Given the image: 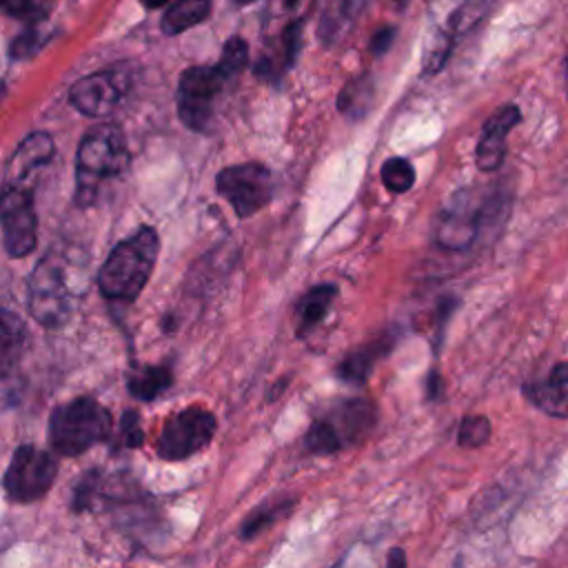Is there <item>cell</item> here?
I'll use <instances>...</instances> for the list:
<instances>
[{"label": "cell", "mask_w": 568, "mask_h": 568, "mask_svg": "<svg viewBox=\"0 0 568 568\" xmlns=\"http://www.w3.org/2000/svg\"><path fill=\"white\" fill-rule=\"evenodd\" d=\"M406 561V557H404V552L402 550H395L393 555H388V564L393 566V564H404Z\"/></svg>", "instance_id": "cell-33"}, {"label": "cell", "mask_w": 568, "mask_h": 568, "mask_svg": "<svg viewBox=\"0 0 568 568\" xmlns=\"http://www.w3.org/2000/svg\"><path fill=\"white\" fill-rule=\"evenodd\" d=\"M477 233V215L468 209L466 202L457 200L450 209L442 213L437 226V244L444 248H466Z\"/></svg>", "instance_id": "cell-15"}, {"label": "cell", "mask_w": 568, "mask_h": 568, "mask_svg": "<svg viewBox=\"0 0 568 568\" xmlns=\"http://www.w3.org/2000/svg\"><path fill=\"white\" fill-rule=\"evenodd\" d=\"M2 244L11 257H27L38 244V217L31 189L4 184L2 193Z\"/></svg>", "instance_id": "cell-10"}, {"label": "cell", "mask_w": 568, "mask_h": 568, "mask_svg": "<svg viewBox=\"0 0 568 568\" xmlns=\"http://www.w3.org/2000/svg\"><path fill=\"white\" fill-rule=\"evenodd\" d=\"M375 426V404L368 399H346L315 417L304 442L311 453L331 455L359 442Z\"/></svg>", "instance_id": "cell-4"}, {"label": "cell", "mask_w": 568, "mask_h": 568, "mask_svg": "<svg viewBox=\"0 0 568 568\" xmlns=\"http://www.w3.org/2000/svg\"><path fill=\"white\" fill-rule=\"evenodd\" d=\"M217 64H220L231 78H237V75L244 71V67L248 64V44H246L242 38H237V36L229 38V40L224 42V49H222V55H220Z\"/></svg>", "instance_id": "cell-27"}, {"label": "cell", "mask_w": 568, "mask_h": 568, "mask_svg": "<svg viewBox=\"0 0 568 568\" xmlns=\"http://www.w3.org/2000/svg\"><path fill=\"white\" fill-rule=\"evenodd\" d=\"M371 100V84L366 78H357L351 84L344 87V91L337 98V109L351 118H362L368 109Z\"/></svg>", "instance_id": "cell-23"}, {"label": "cell", "mask_w": 568, "mask_h": 568, "mask_svg": "<svg viewBox=\"0 0 568 568\" xmlns=\"http://www.w3.org/2000/svg\"><path fill=\"white\" fill-rule=\"evenodd\" d=\"M24 326L20 317H16L11 311H2V339H0V359H2V373L9 375V368L18 362L20 348L24 344Z\"/></svg>", "instance_id": "cell-21"}, {"label": "cell", "mask_w": 568, "mask_h": 568, "mask_svg": "<svg viewBox=\"0 0 568 568\" xmlns=\"http://www.w3.org/2000/svg\"><path fill=\"white\" fill-rule=\"evenodd\" d=\"M215 189L237 217H251L271 202L273 180L264 164L242 162L222 169L215 178Z\"/></svg>", "instance_id": "cell-7"}, {"label": "cell", "mask_w": 568, "mask_h": 568, "mask_svg": "<svg viewBox=\"0 0 568 568\" xmlns=\"http://www.w3.org/2000/svg\"><path fill=\"white\" fill-rule=\"evenodd\" d=\"M237 4H246V2H253V0H235Z\"/></svg>", "instance_id": "cell-34"}, {"label": "cell", "mask_w": 568, "mask_h": 568, "mask_svg": "<svg viewBox=\"0 0 568 568\" xmlns=\"http://www.w3.org/2000/svg\"><path fill=\"white\" fill-rule=\"evenodd\" d=\"M519 120L521 113L515 104H506L488 118L475 149V162L481 171H495L501 164L506 155V138Z\"/></svg>", "instance_id": "cell-12"}, {"label": "cell", "mask_w": 568, "mask_h": 568, "mask_svg": "<svg viewBox=\"0 0 568 568\" xmlns=\"http://www.w3.org/2000/svg\"><path fill=\"white\" fill-rule=\"evenodd\" d=\"M126 87H129V78L124 71L102 69L75 80L69 89V102L82 115L104 118L118 106Z\"/></svg>", "instance_id": "cell-11"}, {"label": "cell", "mask_w": 568, "mask_h": 568, "mask_svg": "<svg viewBox=\"0 0 568 568\" xmlns=\"http://www.w3.org/2000/svg\"><path fill=\"white\" fill-rule=\"evenodd\" d=\"M280 513H282V506H277V508H264L262 513L248 515L246 521H244V526H242V537H244V539H246V537H255V535H257L260 530H264Z\"/></svg>", "instance_id": "cell-29"}, {"label": "cell", "mask_w": 568, "mask_h": 568, "mask_svg": "<svg viewBox=\"0 0 568 568\" xmlns=\"http://www.w3.org/2000/svg\"><path fill=\"white\" fill-rule=\"evenodd\" d=\"M27 306L31 317L44 328H55L71 315V295L64 284V275L53 255L38 262L29 277Z\"/></svg>", "instance_id": "cell-8"}, {"label": "cell", "mask_w": 568, "mask_h": 568, "mask_svg": "<svg viewBox=\"0 0 568 568\" xmlns=\"http://www.w3.org/2000/svg\"><path fill=\"white\" fill-rule=\"evenodd\" d=\"M313 4L315 0H284V11L288 20H304L311 13Z\"/></svg>", "instance_id": "cell-31"}, {"label": "cell", "mask_w": 568, "mask_h": 568, "mask_svg": "<svg viewBox=\"0 0 568 568\" xmlns=\"http://www.w3.org/2000/svg\"><path fill=\"white\" fill-rule=\"evenodd\" d=\"M393 40H395V29H393V27H379V29L373 33V38H371V51H373V55H384V53L390 49Z\"/></svg>", "instance_id": "cell-30"}, {"label": "cell", "mask_w": 568, "mask_h": 568, "mask_svg": "<svg viewBox=\"0 0 568 568\" xmlns=\"http://www.w3.org/2000/svg\"><path fill=\"white\" fill-rule=\"evenodd\" d=\"M160 251L158 233L140 226L131 237L115 244L98 271V286L106 300L131 302L146 286Z\"/></svg>", "instance_id": "cell-1"}, {"label": "cell", "mask_w": 568, "mask_h": 568, "mask_svg": "<svg viewBox=\"0 0 568 568\" xmlns=\"http://www.w3.org/2000/svg\"><path fill=\"white\" fill-rule=\"evenodd\" d=\"M146 9H160V7H164V4H169V2H173V0H140Z\"/></svg>", "instance_id": "cell-32"}, {"label": "cell", "mask_w": 568, "mask_h": 568, "mask_svg": "<svg viewBox=\"0 0 568 568\" xmlns=\"http://www.w3.org/2000/svg\"><path fill=\"white\" fill-rule=\"evenodd\" d=\"M233 80L220 64L189 67L178 82V115L191 131H206L224 84Z\"/></svg>", "instance_id": "cell-5"}, {"label": "cell", "mask_w": 568, "mask_h": 568, "mask_svg": "<svg viewBox=\"0 0 568 568\" xmlns=\"http://www.w3.org/2000/svg\"><path fill=\"white\" fill-rule=\"evenodd\" d=\"M390 344H393L390 337L384 335V337H377V339H373V342H368V344H364V346L351 351V353L337 364L335 375H337L344 384H348V386H359V384H364V382L368 379V375H371L375 362L388 353Z\"/></svg>", "instance_id": "cell-16"}, {"label": "cell", "mask_w": 568, "mask_h": 568, "mask_svg": "<svg viewBox=\"0 0 568 568\" xmlns=\"http://www.w3.org/2000/svg\"><path fill=\"white\" fill-rule=\"evenodd\" d=\"M144 439L142 435V428H140V417L135 410H126L122 415V422H120V444L126 446V448H135L140 446Z\"/></svg>", "instance_id": "cell-28"}, {"label": "cell", "mask_w": 568, "mask_h": 568, "mask_svg": "<svg viewBox=\"0 0 568 568\" xmlns=\"http://www.w3.org/2000/svg\"><path fill=\"white\" fill-rule=\"evenodd\" d=\"M55 153L53 138L44 131L29 133L18 149L13 151L9 164H7V180L4 184H24L33 173H38L44 164L51 162Z\"/></svg>", "instance_id": "cell-13"}, {"label": "cell", "mask_w": 568, "mask_h": 568, "mask_svg": "<svg viewBox=\"0 0 568 568\" xmlns=\"http://www.w3.org/2000/svg\"><path fill=\"white\" fill-rule=\"evenodd\" d=\"M47 40H49V33L40 24H27V29L13 38V42L9 47V55L13 60H27V58L36 55L44 47Z\"/></svg>", "instance_id": "cell-25"}, {"label": "cell", "mask_w": 568, "mask_h": 568, "mask_svg": "<svg viewBox=\"0 0 568 568\" xmlns=\"http://www.w3.org/2000/svg\"><path fill=\"white\" fill-rule=\"evenodd\" d=\"M211 13V0H173L162 16V31L166 36H178L200 22Z\"/></svg>", "instance_id": "cell-19"}, {"label": "cell", "mask_w": 568, "mask_h": 568, "mask_svg": "<svg viewBox=\"0 0 568 568\" xmlns=\"http://www.w3.org/2000/svg\"><path fill=\"white\" fill-rule=\"evenodd\" d=\"M173 377L166 366H142L126 377V388L135 399L151 402L171 386Z\"/></svg>", "instance_id": "cell-20"}, {"label": "cell", "mask_w": 568, "mask_h": 568, "mask_svg": "<svg viewBox=\"0 0 568 568\" xmlns=\"http://www.w3.org/2000/svg\"><path fill=\"white\" fill-rule=\"evenodd\" d=\"M111 433V413L98 399L82 395L51 410L49 444L58 455L75 457L104 442Z\"/></svg>", "instance_id": "cell-3"}, {"label": "cell", "mask_w": 568, "mask_h": 568, "mask_svg": "<svg viewBox=\"0 0 568 568\" xmlns=\"http://www.w3.org/2000/svg\"><path fill=\"white\" fill-rule=\"evenodd\" d=\"M366 0H320V36L324 42L339 40L364 9Z\"/></svg>", "instance_id": "cell-17"}, {"label": "cell", "mask_w": 568, "mask_h": 568, "mask_svg": "<svg viewBox=\"0 0 568 568\" xmlns=\"http://www.w3.org/2000/svg\"><path fill=\"white\" fill-rule=\"evenodd\" d=\"M526 397L552 417H568V362L555 364L546 379L524 386Z\"/></svg>", "instance_id": "cell-14"}, {"label": "cell", "mask_w": 568, "mask_h": 568, "mask_svg": "<svg viewBox=\"0 0 568 568\" xmlns=\"http://www.w3.org/2000/svg\"><path fill=\"white\" fill-rule=\"evenodd\" d=\"M490 437V422L484 415H468L462 419L457 430V442L464 448H477Z\"/></svg>", "instance_id": "cell-26"}, {"label": "cell", "mask_w": 568, "mask_h": 568, "mask_svg": "<svg viewBox=\"0 0 568 568\" xmlns=\"http://www.w3.org/2000/svg\"><path fill=\"white\" fill-rule=\"evenodd\" d=\"M335 295H337V286H333V284H317V286H313L311 291H306L300 297L297 311H295L297 335L300 337L308 335L326 317Z\"/></svg>", "instance_id": "cell-18"}, {"label": "cell", "mask_w": 568, "mask_h": 568, "mask_svg": "<svg viewBox=\"0 0 568 568\" xmlns=\"http://www.w3.org/2000/svg\"><path fill=\"white\" fill-rule=\"evenodd\" d=\"M126 164L129 151L118 124L104 122L89 129L75 155V204L82 209L95 204L102 184L124 173Z\"/></svg>", "instance_id": "cell-2"}, {"label": "cell", "mask_w": 568, "mask_h": 568, "mask_svg": "<svg viewBox=\"0 0 568 568\" xmlns=\"http://www.w3.org/2000/svg\"><path fill=\"white\" fill-rule=\"evenodd\" d=\"M7 16L22 20L24 24H42L58 0H0Z\"/></svg>", "instance_id": "cell-22"}, {"label": "cell", "mask_w": 568, "mask_h": 568, "mask_svg": "<svg viewBox=\"0 0 568 568\" xmlns=\"http://www.w3.org/2000/svg\"><path fill=\"white\" fill-rule=\"evenodd\" d=\"M58 475V462L42 448L18 446L4 473V493L11 501L29 504L42 499L53 486Z\"/></svg>", "instance_id": "cell-6"}, {"label": "cell", "mask_w": 568, "mask_h": 568, "mask_svg": "<svg viewBox=\"0 0 568 568\" xmlns=\"http://www.w3.org/2000/svg\"><path fill=\"white\" fill-rule=\"evenodd\" d=\"M382 182L390 193H404L415 184V169L406 158H390L382 164Z\"/></svg>", "instance_id": "cell-24"}, {"label": "cell", "mask_w": 568, "mask_h": 568, "mask_svg": "<svg viewBox=\"0 0 568 568\" xmlns=\"http://www.w3.org/2000/svg\"><path fill=\"white\" fill-rule=\"evenodd\" d=\"M217 428L213 413L189 406L166 419L158 437V455L166 462H182L209 446Z\"/></svg>", "instance_id": "cell-9"}]
</instances>
